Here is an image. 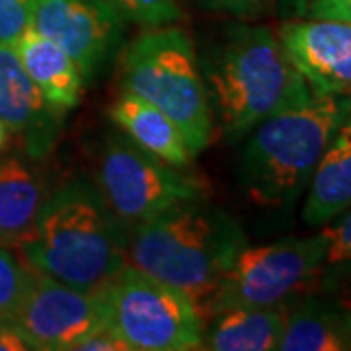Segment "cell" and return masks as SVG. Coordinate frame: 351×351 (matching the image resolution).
<instances>
[{
    "instance_id": "cell-1",
    "label": "cell",
    "mask_w": 351,
    "mask_h": 351,
    "mask_svg": "<svg viewBox=\"0 0 351 351\" xmlns=\"http://www.w3.org/2000/svg\"><path fill=\"white\" fill-rule=\"evenodd\" d=\"M127 246L129 228L98 186L76 178L47 195L16 250L36 274L98 293L127 265Z\"/></svg>"
},
{
    "instance_id": "cell-2",
    "label": "cell",
    "mask_w": 351,
    "mask_h": 351,
    "mask_svg": "<svg viewBox=\"0 0 351 351\" xmlns=\"http://www.w3.org/2000/svg\"><path fill=\"white\" fill-rule=\"evenodd\" d=\"M201 73L211 113L228 143H239L263 119L314 96L279 36L265 25H230Z\"/></svg>"
},
{
    "instance_id": "cell-3",
    "label": "cell",
    "mask_w": 351,
    "mask_h": 351,
    "mask_svg": "<svg viewBox=\"0 0 351 351\" xmlns=\"http://www.w3.org/2000/svg\"><path fill=\"white\" fill-rule=\"evenodd\" d=\"M246 244L230 215L197 199L131 228L127 263L186 293L205 322L215 289Z\"/></svg>"
},
{
    "instance_id": "cell-4",
    "label": "cell",
    "mask_w": 351,
    "mask_h": 351,
    "mask_svg": "<svg viewBox=\"0 0 351 351\" xmlns=\"http://www.w3.org/2000/svg\"><path fill=\"white\" fill-rule=\"evenodd\" d=\"M350 113L351 96H313L254 127L242 138L239 160L246 195L262 207L293 205Z\"/></svg>"
},
{
    "instance_id": "cell-5",
    "label": "cell",
    "mask_w": 351,
    "mask_h": 351,
    "mask_svg": "<svg viewBox=\"0 0 351 351\" xmlns=\"http://www.w3.org/2000/svg\"><path fill=\"white\" fill-rule=\"evenodd\" d=\"M121 90L162 110L188 143L193 156L207 149L213 113L201 61L186 29L147 27L121 55Z\"/></svg>"
},
{
    "instance_id": "cell-6",
    "label": "cell",
    "mask_w": 351,
    "mask_h": 351,
    "mask_svg": "<svg viewBox=\"0 0 351 351\" xmlns=\"http://www.w3.org/2000/svg\"><path fill=\"white\" fill-rule=\"evenodd\" d=\"M106 324L131 351H193L203 348L197 306L186 293L129 265L98 291Z\"/></svg>"
},
{
    "instance_id": "cell-7",
    "label": "cell",
    "mask_w": 351,
    "mask_h": 351,
    "mask_svg": "<svg viewBox=\"0 0 351 351\" xmlns=\"http://www.w3.org/2000/svg\"><path fill=\"white\" fill-rule=\"evenodd\" d=\"M96 186L129 232L207 195L199 178L143 151L121 131L108 135L101 147Z\"/></svg>"
},
{
    "instance_id": "cell-8",
    "label": "cell",
    "mask_w": 351,
    "mask_h": 351,
    "mask_svg": "<svg viewBox=\"0 0 351 351\" xmlns=\"http://www.w3.org/2000/svg\"><path fill=\"white\" fill-rule=\"evenodd\" d=\"M328 239L324 230L306 239H283L244 246L226 267L209 302V316L223 308H267L295 301L318 283Z\"/></svg>"
},
{
    "instance_id": "cell-9",
    "label": "cell",
    "mask_w": 351,
    "mask_h": 351,
    "mask_svg": "<svg viewBox=\"0 0 351 351\" xmlns=\"http://www.w3.org/2000/svg\"><path fill=\"white\" fill-rule=\"evenodd\" d=\"M29 27L55 41L75 61L86 84L121 47L125 18L110 0H38Z\"/></svg>"
},
{
    "instance_id": "cell-10",
    "label": "cell",
    "mask_w": 351,
    "mask_h": 351,
    "mask_svg": "<svg viewBox=\"0 0 351 351\" xmlns=\"http://www.w3.org/2000/svg\"><path fill=\"white\" fill-rule=\"evenodd\" d=\"M14 326L32 350L76 351L78 343L106 324L98 293L71 287L34 271Z\"/></svg>"
},
{
    "instance_id": "cell-11",
    "label": "cell",
    "mask_w": 351,
    "mask_h": 351,
    "mask_svg": "<svg viewBox=\"0 0 351 351\" xmlns=\"http://www.w3.org/2000/svg\"><path fill=\"white\" fill-rule=\"evenodd\" d=\"M277 36L314 96H351L350 22L289 20Z\"/></svg>"
},
{
    "instance_id": "cell-12",
    "label": "cell",
    "mask_w": 351,
    "mask_h": 351,
    "mask_svg": "<svg viewBox=\"0 0 351 351\" xmlns=\"http://www.w3.org/2000/svg\"><path fill=\"white\" fill-rule=\"evenodd\" d=\"M64 113L51 106L25 73L16 47L0 43V121L18 135L29 158H45L55 147Z\"/></svg>"
},
{
    "instance_id": "cell-13",
    "label": "cell",
    "mask_w": 351,
    "mask_h": 351,
    "mask_svg": "<svg viewBox=\"0 0 351 351\" xmlns=\"http://www.w3.org/2000/svg\"><path fill=\"white\" fill-rule=\"evenodd\" d=\"M277 350L351 351V301L330 293H304L287 304Z\"/></svg>"
},
{
    "instance_id": "cell-14",
    "label": "cell",
    "mask_w": 351,
    "mask_h": 351,
    "mask_svg": "<svg viewBox=\"0 0 351 351\" xmlns=\"http://www.w3.org/2000/svg\"><path fill=\"white\" fill-rule=\"evenodd\" d=\"M110 115L115 127L143 151L178 168H186L191 162L193 152L189 151L180 127L156 106L123 92L110 108Z\"/></svg>"
},
{
    "instance_id": "cell-15",
    "label": "cell",
    "mask_w": 351,
    "mask_h": 351,
    "mask_svg": "<svg viewBox=\"0 0 351 351\" xmlns=\"http://www.w3.org/2000/svg\"><path fill=\"white\" fill-rule=\"evenodd\" d=\"M287 304L250 308L234 306L211 314L203 328V348L211 351H271L279 348Z\"/></svg>"
},
{
    "instance_id": "cell-16",
    "label": "cell",
    "mask_w": 351,
    "mask_h": 351,
    "mask_svg": "<svg viewBox=\"0 0 351 351\" xmlns=\"http://www.w3.org/2000/svg\"><path fill=\"white\" fill-rule=\"evenodd\" d=\"M14 47L25 73L51 106L63 113L78 106L84 80L75 61L55 41L43 38L29 27Z\"/></svg>"
},
{
    "instance_id": "cell-17",
    "label": "cell",
    "mask_w": 351,
    "mask_h": 351,
    "mask_svg": "<svg viewBox=\"0 0 351 351\" xmlns=\"http://www.w3.org/2000/svg\"><path fill=\"white\" fill-rule=\"evenodd\" d=\"M350 205L351 123L346 119L314 170L302 207V221L308 226H324Z\"/></svg>"
},
{
    "instance_id": "cell-18",
    "label": "cell",
    "mask_w": 351,
    "mask_h": 351,
    "mask_svg": "<svg viewBox=\"0 0 351 351\" xmlns=\"http://www.w3.org/2000/svg\"><path fill=\"white\" fill-rule=\"evenodd\" d=\"M47 199L45 182L22 156L0 160V244L16 248Z\"/></svg>"
},
{
    "instance_id": "cell-19",
    "label": "cell",
    "mask_w": 351,
    "mask_h": 351,
    "mask_svg": "<svg viewBox=\"0 0 351 351\" xmlns=\"http://www.w3.org/2000/svg\"><path fill=\"white\" fill-rule=\"evenodd\" d=\"M324 226L328 246L316 287L346 299L351 293V205Z\"/></svg>"
},
{
    "instance_id": "cell-20",
    "label": "cell",
    "mask_w": 351,
    "mask_h": 351,
    "mask_svg": "<svg viewBox=\"0 0 351 351\" xmlns=\"http://www.w3.org/2000/svg\"><path fill=\"white\" fill-rule=\"evenodd\" d=\"M32 279L34 269H29L10 246L0 244V324H12Z\"/></svg>"
},
{
    "instance_id": "cell-21",
    "label": "cell",
    "mask_w": 351,
    "mask_h": 351,
    "mask_svg": "<svg viewBox=\"0 0 351 351\" xmlns=\"http://www.w3.org/2000/svg\"><path fill=\"white\" fill-rule=\"evenodd\" d=\"M125 20L143 27L176 24L182 18L180 0H110Z\"/></svg>"
},
{
    "instance_id": "cell-22",
    "label": "cell",
    "mask_w": 351,
    "mask_h": 351,
    "mask_svg": "<svg viewBox=\"0 0 351 351\" xmlns=\"http://www.w3.org/2000/svg\"><path fill=\"white\" fill-rule=\"evenodd\" d=\"M38 0H0V43L16 45L29 29Z\"/></svg>"
},
{
    "instance_id": "cell-23",
    "label": "cell",
    "mask_w": 351,
    "mask_h": 351,
    "mask_svg": "<svg viewBox=\"0 0 351 351\" xmlns=\"http://www.w3.org/2000/svg\"><path fill=\"white\" fill-rule=\"evenodd\" d=\"M302 16L351 24V0H308Z\"/></svg>"
},
{
    "instance_id": "cell-24",
    "label": "cell",
    "mask_w": 351,
    "mask_h": 351,
    "mask_svg": "<svg viewBox=\"0 0 351 351\" xmlns=\"http://www.w3.org/2000/svg\"><path fill=\"white\" fill-rule=\"evenodd\" d=\"M76 351H131L129 346L112 326L104 324L96 332L82 339Z\"/></svg>"
},
{
    "instance_id": "cell-25",
    "label": "cell",
    "mask_w": 351,
    "mask_h": 351,
    "mask_svg": "<svg viewBox=\"0 0 351 351\" xmlns=\"http://www.w3.org/2000/svg\"><path fill=\"white\" fill-rule=\"evenodd\" d=\"M32 346L14 324H0V351H27Z\"/></svg>"
},
{
    "instance_id": "cell-26",
    "label": "cell",
    "mask_w": 351,
    "mask_h": 351,
    "mask_svg": "<svg viewBox=\"0 0 351 351\" xmlns=\"http://www.w3.org/2000/svg\"><path fill=\"white\" fill-rule=\"evenodd\" d=\"M209 2L213 4L215 8L239 14V16H246V14L258 12L265 0H209Z\"/></svg>"
},
{
    "instance_id": "cell-27",
    "label": "cell",
    "mask_w": 351,
    "mask_h": 351,
    "mask_svg": "<svg viewBox=\"0 0 351 351\" xmlns=\"http://www.w3.org/2000/svg\"><path fill=\"white\" fill-rule=\"evenodd\" d=\"M281 2H283V4H287L289 8H291L295 14H299V16H302L304 8H306V4H308V0H281Z\"/></svg>"
},
{
    "instance_id": "cell-28",
    "label": "cell",
    "mask_w": 351,
    "mask_h": 351,
    "mask_svg": "<svg viewBox=\"0 0 351 351\" xmlns=\"http://www.w3.org/2000/svg\"><path fill=\"white\" fill-rule=\"evenodd\" d=\"M6 138H8V129H6V125L0 121V149H2V145L6 143Z\"/></svg>"
},
{
    "instance_id": "cell-29",
    "label": "cell",
    "mask_w": 351,
    "mask_h": 351,
    "mask_svg": "<svg viewBox=\"0 0 351 351\" xmlns=\"http://www.w3.org/2000/svg\"><path fill=\"white\" fill-rule=\"evenodd\" d=\"M348 121H350V123H351V113H350V117H348Z\"/></svg>"
}]
</instances>
